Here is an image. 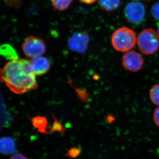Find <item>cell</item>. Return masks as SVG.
Segmentation results:
<instances>
[{
    "instance_id": "obj_1",
    "label": "cell",
    "mask_w": 159,
    "mask_h": 159,
    "mask_svg": "<svg viewBox=\"0 0 159 159\" xmlns=\"http://www.w3.org/2000/svg\"><path fill=\"white\" fill-rule=\"evenodd\" d=\"M1 80L15 93L21 94L35 89L38 84L30 61L10 60L1 70Z\"/></svg>"
},
{
    "instance_id": "obj_2",
    "label": "cell",
    "mask_w": 159,
    "mask_h": 159,
    "mask_svg": "<svg viewBox=\"0 0 159 159\" xmlns=\"http://www.w3.org/2000/svg\"><path fill=\"white\" fill-rule=\"evenodd\" d=\"M136 42L134 31L126 27L117 29L111 38V43L114 48L122 52H128L133 48Z\"/></svg>"
},
{
    "instance_id": "obj_3",
    "label": "cell",
    "mask_w": 159,
    "mask_h": 159,
    "mask_svg": "<svg viewBox=\"0 0 159 159\" xmlns=\"http://www.w3.org/2000/svg\"><path fill=\"white\" fill-rule=\"evenodd\" d=\"M137 42L139 50L146 55L154 54L159 48V36L152 29L143 30L138 35Z\"/></svg>"
},
{
    "instance_id": "obj_4",
    "label": "cell",
    "mask_w": 159,
    "mask_h": 159,
    "mask_svg": "<svg viewBox=\"0 0 159 159\" xmlns=\"http://www.w3.org/2000/svg\"><path fill=\"white\" fill-rule=\"evenodd\" d=\"M24 54L27 57L35 58L42 55L46 51V46L41 39L29 36L22 45Z\"/></svg>"
},
{
    "instance_id": "obj_5",
    "label": "cell",
    "mask_w": 159,
    "mask_h": 159,
    "mask_svg": "<svg viewBox=\"0 0 159 159\" xmlns=\"http://www.w3.org/2000/svg\"><path fill=\"white\" fill-rule=\"evenodd\" d=\"M144 58L136 51L126 52L122 57V65L126 70L132 72H138L144 65Z\"/></svg>"
},
{
    "instance_id": "obj_6",
    "label": "cell",
    "mask_w": 159,
    "mask_h": 159,
    "mask_svg": "<svg viewBox=\"0 0 159 159\" xmlns=\"http://www.w3.org/2000/svg\"><path fill=\"white\" fill-rule=\"evenodd\" d=\"M124 12L125 16L131 23L140 24L145 18V7L143 4L139 2H132L127 4Z\"/></svg>"
},
{
    "instance_id": "obj_7",
    "label": "cell",
    "mask_w": 159,
    "mask_h": 159,
    "mask_svg": "<svg viewBox=\"0 0 159 159\" xmlns=\"http://www.w3.org/2000/svg\"><path fill=\"white\" fill-rule=\"evenodd\" d=\"M89 39L87 32H76L68 40L69 48L71 51L84 54L88 47Z\"/></svg>"
},
{
    "instance_id": "obj_8",
    "label": "cell",
    "mask_w": 159,
    "mask_h": 159,
    "mask_svg": "<svg viewBox=\"0 0 159 159\" xmlns=\"http://www.w3.org/2000/svg\"><path fill=\"white\" fill-rule=\"evenodd\" d=\"M31 68L35 76H41L46 74L51 67V64L48 58L38 57L30 61Z\"/></svg>"
},
{
    "instance_id": "obj_9",
    "label": "cell",
    "mask_w": 159,
    "mask_h": 159,
    "mask_svg": "<svg viewBox=\"0 0 159 159\" xmlns=\"http://www.w3.org/2000/svg\"><path fill=\"white\" fill-rule=\"evenodd\" d=\"M1 152L3 154H10L16 151L14 140L9 137H4L1 139Z\"/></svg>"
},
{
    "instance_id": "obj_10",
    "label": "cell",
    "mask_w": 159,
    "mask_h": 159,
    "mask_svg": "<svg viewBox=\"0 0 159 159\" xmlns=\"http://www.w3.org/2000/svg\"><path fill=\"white\" fill-rule=\"evenodd\" d=\"M32 123L33 126L37 128L38 130L41 133L48 134L50 132L48 131V121L44 117L37 116L32 119Z\"/></svg>"
},
{
    "instance_id": "obj_11",
    "label": "cell",
    "mask_w": 159,
    "mask_h": 159,
    "mask_svg": "<svg viewBox=\"0 0 159 159\" xmlns=\"http://www.w3.org/2000/svg\"><path fill=\"white\" fill-rule=\"evenodd\" d=\"M120 0H98L99 6L103 10L112 11L116 9L120 6Z\"/></svg>"
},
{
    "instance_id": "obj_12",
    "label": "cell",
    "mask_w": 159,
    "mask_h": 159,
    "mask_svg": "<svg viewBox=\"0 0 159 159\" xmlns=\"http://www.w3.org/2000/svg\"><path fill=\"white\" fill-rule=\"evenodd\" d=\"M1 54L10 60L18 58L16 51L9 44H4L1 46Z\"/></svg>"
},
{
    "instance_id": "obj_13",
    "label": "cell",
    "mask_w": 159,
    "mask_h": 159,
    "mask_svg": "<svg viewBox=\"0 0 159 159\" xmlns=\"http://www.w3.org/2000/svg\"><path fill=\"white\" fill-rule=\"evenodd\" d=\"M51 2L54 9L63 11L69 8L73 0H51Z\"/></svg>"
},
{
    "instance_id": "obj_14",
    "label": "cell",
    "mask_w": 159,
    "mask_h": 159,
    "mask_svg": "<svg viewBox=\"0 0 159 159\" xmlns=\"http://www.w3.org/2000/svg\"><path fill=\"white\" fill-rule=\"evenodd\" d=\"M149 97L153 104L159 106V84L153 85L149 91Z\"/></svg>"
},
{
    "instance_id": "obj_15",
    "label": "cell",
    "mask_w": 159,
    "mask_h": 159,
    "mask_svg": "<svg viewBox=\"0 0 159 159\" xmlns=\"http://www.w3.org/2000/svg\"><path fill=\"white\" fill-rule=\"evenodd\" d=\"M81 152V149L78 147H72L69 149L68 152L64 155V156L75 158L79 156Z\"/></svg>"
},
{
    "instance_id": "obj_16",
    "label": "cell",
    "mask_w": 159,
    "mask_h": 159,
    "mask_svg": "<svg viewBox=\"0 0 159 159\" xmlns=\"http://www.w3.org/2000/svg\"><path fill=\"white\" fill-rule=\"evenodd\" d=\"M65 130L66 129L61 125V123H60L55 119L54 123H53V125H52V128H51V131L58 132L60 133L63 134Z\"/></svg>"
},
{
    "instance_id": "obj_17",
    "label": "cell",
    "mask_w": 159,
    "mask_h": 159,
    "mask_svg": "<svg viewBox=\"0 0 159 159\" xmlns=\"http://www.w3.org/2000/svg\"><path fill=\"white\" fill-rule=\"evenodd\" d=\"M6 6L12 8H18L21 5L20 0H3Z\"/></svg>"
},
{
    "instance_id": "obj_18",
    "label": "cell",
    "mask_w": 159,
    "mask_h": 159,
    "mask_svg": "<svg viewBox=\"0 0 159 159\" xmlns=\"http://www.w3.org/2000/svg\"><path fill=\"white\" fill-rule=\"evenodd\" d=\"M151 12L154 17L159 20V2L156 3L153 5L152 8Z\"/></svg>"
},
{
    "instance_id": "obj_19",
    "label": "cell",
    "mask_w": 159,
    "mask_h": 159,
    "mask_svg": "<svg viewBox=\"0 0 159 159\" xmlns=\"http://www.w3.org/2000/svg\"><path fill=\"white\" fill-rule=\"evenodd\" d=\"M153 119L155 123L159 127V107L154 112Z\"/></svg>"
},
{
    "instance_id": "obj_20",
    "label": "cell",
    "mask_w": 159,
    "mask_h": 159,
    "mask_svg": "<svg viewBox=\"0 0 159 159\" xmlns=\"http://www.w3.org/2000/svg\"><path fill=\"white\" fill-rule=\"evenodd\" d=\"M9 159H28L24 155L21 153H16L12 155Z\"/></svg>"
},
{
    "instance_id": "obj_21",
    "label": "cell",
    "mask_w": 159,
    "mask_h": 159,
    "mask_svg": "<svg viewBox=\"0 0 159 159\" xmlns=\"http://www.w3.org/2000/svg\"><path fill=\"white\" fill-rule=\"evenodd\" d=\"M81 3L86 4H92L95 2L97 0H79Z\"/></svg>"
},
{
    "instance_id": "obj_22",
    "label": "cell",
    "mask_w": 159,
    "mask_h": 159,
    "mask_svg": "<svg viewBox=\"0 0 159 159\" xmlns=\"http://www.w3.org/2000/svg\"><path fill=\"white\" fill-rule=\"evenodd\" d=\"M157 34H158L159 36V25L158 27V29H157Z\"/></svg>"
},
{
    "instance_id": "obj_23",
    "label": "cell",
    "mask_w": 159,
    "mask_h": 159,
    "mask_svg": "<svg viewBox=\"0 0 159 159\" xmlns=\"http://www.w3.org/2000/svg\"><path fill=\"white\" fill-rule=\"evenodd\" d=\"M134 1H141V0H134Z\"/></svg>"
}]
</instances>
